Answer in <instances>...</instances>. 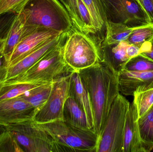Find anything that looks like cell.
Segmentation results:
<instances>
[{"label":"cell","mask_w":153,"mask_h":152,"mask_svg":"<svg viewBox=\"0 0 153 152\" xmlns=\"http://www.w3.org/2000/svg\"><path fill=\"white\" fill-rule=\"evenodd\" d=\"M91 102L94 132L99 136L113 102L120 93L118 73L104 61L78 71Z\"/></svg>","instance_id":"1"},{"label":"cell","mask_w":153,"mask_h":152,"mask_svg":"<svg viewBox=\"0 0 153 152\" xmlns=\"http://www.w3.org/2000/svg\"><path fill=\"white\" fill-rule=\"evenodd\" d=\"M36 124L52 137L55 152H95L98 136L94 130L79 128L63 120Z\"/></svg>","instance_id":"2"},{"label":"cell","mask_w":153,"mask_h":152,"mask_svg":"<svg viewBox=\"0 0 153 152\" xmlns=\"http://www.w3.org/2000/svg\"><path fill=\"white\" fill-rule=\"evenodd\" d=\"M22 11L26 25L63 33L69 32L73 27L69 12L58 0H29Z\"/></svg>","instance_id":"3"},{"label":"cell","mask_w":153,"mask_h":152,"mask_svg":"<svg viewBox=\"0 0 153 152\" xmlns=\"http://www.w3.org/2000/svg\"><path fill=\"white\" fill-rule=\"evenodd\" d=\"M67 37L22 75L4 83L46 84L70 75L74 70L63 56V47Z\"/></svg>","instance_id":"4"},{"label":"cell","mask_w":153,"mask_h":152,"mask_svg":"<svg viewBox=\"0 0 153 152\" xmlns=\"http://www.w3.org/2000/svg\"><path fill=\"white\" fill-rule=\"evenodd\" d=\"M63 56L67 65L78 71L103 60L101 46L89 34L73 27L63 47Z\"/></svg>","instance_id":"5"},{"label":"cell","mask_w":153,"mask_h":152,"mask_svg":"<svg viewBox=\"0 0 153 152\" xmlns=\"http://www.w3.org/2000/svg\"><path fill=\"white\" fill-rule=\"evenodd\" d=\"M130 104L125 96L118 95L98 136L95 152H122L124 126Z\"/></svg>","instance_id":"6"},{"label":"cell","mask_w":153,"mask_h":152,"mask_svg":"<svg viewBox=\"0 0 153 152\" xmlns=\"http://www.w3.org/2000/svg\"><path fill=\"white\" fill-rule=\"evenodd\" d=\"M24 152H55L52 137L33 120L5 125Z\"/></svg>","instance_id":"7"},{"label":"cell","mask_w":153,"mask_h":152,"mask_svg":"<svg viewBox=\"0 0 153 152\" xmlns=\"http://www.w3.org/2000/svg\"><path fill=\"white\" fill-rule=\"evenodd\" d=\"M108 20L137 27L152 23L137 0H100Z\"/></svg>","instance_id":"8"},{"label":"cell","mask_w":153,"mask_h":152,"mask_svg":"<svg viewBox=\"0 0 153 152\" xmlns=\"http://www.w3.org/2000/svg\"><path fill=\"white\" fill-rule=\"evenodd\" d=\"M70 75L53 81L47 101L34 117L36 123L44 124L63 119L64 107L69 96Z\"/></svg>","instance_id":"9"},{"label":"cell","mask_w":153,"mask_h":152,"mask_svg":"<svg viewBox=\"0 0 153 152\" xmlns=\"http://www.w3.org/2000/svg\"><path fill=\"white\" fill-rule=\"evenodd\" d=\"M68 34L69 32H64L57 37L46 42L13 65L9 66L2 65L0 69V84L22 75L44 55L56 47L68 36Z\"/></svg>","instance_id":"10"},{"label":"cell","mask_w":153,"mask_h":152,"mask_svg":"<svg viewBox=\"0 0 153 152\" xmlns=\"http://www.w3.org/2000/svg\"><path fill=\"white\" fill-rule=\"evenodd\" d=\"M36 109L19 96L0 101V123L7 125L33 120Z\"/></svg>","instance_id":"11"},{"label":"cell","mask_w":153,"mask_h":152,"mask_svg":"<svg viewBox=\"0 0 153 152\" xmlns=\"http://www.w3.org/2000/svg\"><path fill=\"white\" fill-rule=\"evenodd\" d=\"M62 33L56 30L39 28L20 41L7 60L4 61L3 66L13 65L37 47Z\"/></svg>","instance_id":"12"},{"label":"cell","mask_w":153,"mask_h":152,"mask_svg":"<svg viewBox=\"0 0 153 152\" xmlns=\"http://www.w3.org/2000/svg\"><path fill=\"white\" fill-rule=\"evenodd\" d=\"M119 89L122 94L133 96L137 89L153 88V71H129L122 69L118 72Z\"/></svg>","instance_id":"13"},{"label":"cell","mask_w":153,"mask_h":152,"mask_svg":"<svg viewBox=\"0 0 153 152\" xmlns=\"http://www.w3.org/2000/svg\"><path fill=\"white\" fill-rule=\"evenodd\" d=\"M138 119L137 109L133 102L126 116L122 152H145L140 137Z\"/></svg>","instance_id":"14"},{"label":"cell","mask_w":153,"mask_h":152,"mask_svg":"<svg viewBox=\"0 0 153 152\" xmlns=\"http://www.w3.org/2000/svg\"><path fill=\"white\" fill-rule=\"evenodd\" d=\"M69 96L73 97L84 111L90 126L94 131L93 110L90 95L82 82L79 72L75 70L70 75Z\"/></svg>","instance_id":"15"},{"label":"cell","mask_w":153,"mask_h":152,"mask_svg":"<svg viewBox=\"0 0 153 152\" xmlns=\"http://www.w3.org/2000/svg\"><path fill=\"white\" fill-rule=\"evenodd\" d=\"M26 19L23 11L17 14L4 44L1 54L4 61L7 60L18 44L24 37L28 35L25 31Z\"/></svg>","instance_id":"16"},{"label":"cell","mask_w":153,"mask_h":152,"mask_svg":"<svg viewBox=\"0 0 153 152\" xmlns=\"http://www.w3.org/2000/svg\"><path fill=\"white\" fill-rule=\"evenodd\" d=\"M129 44L124 41L114 45L102 47L103 60L117 73L123 69L124 65L129 59L126 52Z\"/></svg>","instance_id":"17"},{"label":"cell","mask_w":153,"mask_h":152,"mask_svg":"<svg viewBox=\"0 0 153 152\" xmlns=\"http://www.w3.org/2000/svg\"><path fill=\"white\" fill-rule=\"evenodd\" d=\"M63 120L72 126L85 130H93L82 108L73 97L69 96L65 104Z\"/></svg>","instance_id":"18"},{"label":"cell","mask_w":153,"mask_h":152,"mask_svg":"<svg viewBox=\"0 0 153 152\" xmlns=\"http://www.w3.org/2000/svg\"><path fill=\"white\" fill-rule=\"evenodd\" d=\"M106 36L102 47L110 46L126 41L136 27H130L124 23L108 20L105 24Z\"/></svg>","instance_id":"19"},{"label":"cell","mask_w":153,"mask_h":152,"mask_svg":"<svg viewBox=\"0 0 153 152\" xmlns=\"http://www.w3.org/2000/svg\"><path fill=\"white\" fill-rule=\"evenodd\" d=\"M140 137L145 152L153 150V105L143 116L138 118Z\"/></svg>","instance_id":"20"},{"label":"cell","mask_w":153,"mask_h":152,"mask_svg":"<svg viewBox=\"0 0 153 152\" xmlns=\"http://www.w3.org/2000/svg\"><path fill=\"white\" fill-rule=\"evenodd\" d=\"M53 82L42 84L19 96L34 107L37 112L47 101L51 93Z\"/></svg>","instance_id":"21"},{"label":"cell","mask_w":153,"mask_h":152,"mask_svg":"<svg viewBox=\"0 0 153 152\" xmlns=\"http://www.w3.org/2000/svg\"><path fill=\"white\" fill-rule=\"evenodd\" d=\"M89 11L92 26L96 33L105 27L108 21L105 11L100 0H82Z\"/></svg>","instance_id":"22"},{"label":"cell","mask_w":153,"mask_h":152,"mask_svg":"<svg viewBox=\"0 0 153 152\" xmlns=\"http://www.w3.org/2000/svg\"><path fill=\"white\" fill-rule=\"evenodd\" d=\"M41 84L19 83L0 84V101L18 97Z\"/></svg>","instance_id":"23"},{"label":"cell","mask_w":153,"mask_h":152,"mask_svg":"<svg viewBox=\"0 0 153 152\" xmlns=\"http://www.w3.org/2000/svg\"><path fill=\"white\" fill-rule=\"evenodd\" d=\"M134 101L137 109L138 118L143 116L153 105V88L136 90L133 94Z\"/></svg>","instance_id":"24"},{"label":"cell","mask_w":153,"mask_h":152,"mask_svg":"<svg viewBox=\"0 0 153 152\" xmlns=\"http://www.w3.org/2000/svg\"><path fill=\"white\" fill-rule=\"evenodd\" d=\"M153 38V23L136 27L126 41L129 44L142 45Z\"/></svg>","instance_id":"25"},{"label":"cell","mask_w":153,"mask_h":152,"mask_svg":"<svg viewBox=\"0 0 153 152\" xmlns=\"http://www.w3.org/2000/svg\"><path fill=\"white\" fill-rule=\"evenodd\" d=\"M123 69L129 71H153V61L142 54L130 58L124 65Z\"/></svg>","instance_id":"26"},{"label":"cell","mask_w":153,"mask_h":152,"mask_svg":"<svg viewBox=\"0 0 153 152\" xmlns=\"http://www.w3.org/2000/svg\"><path fill=\"white\" fill-rule=\"evenodd\" d=\"M0 152H24L12 134L7 130L0 136Z\"/></svg>","instance_id":"27"},{"label":"cell","mask_w":153,"mask_h":152,"mask_svg":"<svg viewBox=\"0 0 153 152\" xmlns=\"http://www.w3.org/2000/svg\"><path fill=\"white\" fill-rule=\"evenodd\" d=\"M29 0H0V14L21 12Z\"/></svg>","instance_id":"28"},{"label":"cell","mask_w":153,"mask_h":152,"mask_svg":"<svg viewBox=\"0 0 153 152\" xmlns=\"http://www.w3.org/2000/svg\"><path fill=\"white\" fill-rule=\"evenodd\" d=\"M76 1L79 15L83 24L84 33L89 35L95 34L96 32L92 26L91 16L88 9L82 0H76Z\"/></svg>","instance_id":"29"},{"label":"cell","mask_w":153,"mask_h":152,"mask_svg":"<svg viewBox=\"0 0 153 152\" xmlns=\"http://www.w3.org/2000/svg\"><path fill=\"white\" fill-rule=\"evenodd\" d=\"M17 15L13 13L0 14V43L7 38L10 29Z\"/></svg>","instance_id":"30"},{"label":"cell","mask_w":153,"mask_h":152,"mask_svg":"<svg viewBox=\"0 0 153 152\" xmlns=\"http://www.w3.org/2000/svg\"><path fill=\"white\" fill-rule=\"evenodd\" d=\"M141 53L153 61V38L141 45Z\"/></svg>","instance_id":"31"},{"label":"cell","mask_w":153,"mask_h":152,"mask_svg":"<svg viewBox=\"0 0 153 152\" xmlns=\"http://www.w3.org/2000/svg\"><path fill=\"white\" fill-rule=\"evenodd\" d=\"M153 23V0H137Z\"/></svg>","instance_id":"32"},{"label":"cell","mask_w":153,"mask_h":152,"mask_svg":"<svg viewBox=\"0 0 153 152\" xmlns=\"http://www.w3.org/2000/svg\"><path fill=\"white\" fill-rule=\"evenodd\" d=\"M141 45L129 44L127 47L126 54L129 59L141 53Z\"/></svg>","instance_id":"33"},{"label":"cell","mask_w":153,"mask_h":152,"mask_svg":"<svg viewBox=\"0 0 153 152\" xmlns=\"http://www.w3.org/2000/svg\"><path fill=\"white\" fill-rule=\"evenodd\" d=\"M6 131H7V129H6V126L0 123V136Z\"/></svg>","instance_id":"34"},{"label":"cell","mask_w":153,"mask_h":152,"mask_svg":"<svg viewBox=\"0 0 153 152\" xmlns=\"http://www.w3.org/2000/svg\"><path fill=\"white\" fill-rule=\"evenodd\" d=\"M59 1L63 4L64 6L65 7L66 10L68 11V9H69V4H68V0H59Z\"/></svg>","instance_id":"35"},{"label":"cell","mask_w":153,"mask_h":152,"mask_svg":"<svg viewBox=\"0 0 153 152\" xmlns=\"http://www.w3.org/2000/svg\"><path fill=\"white\" fill-rule=\"evenodd\" d=\"M4 61V58L3 55L1 52L0 53V69L3 64Z\"/></svg>","instance_id":"36"},{"label":"cell","mask_w":153,"mask_h":152,"mask_svg":"<svg viewBox=\"0 0 153 152\" xmlns=\"http://www.w3.org/2000/svg\"><path fill=\"white\" fill-rule=\"evenodd\" d=\"M4 41H3L1 43H0V53L2 51L3 48L4 44Z\"/></svg>","instance_id":"37"}]
</instances>
